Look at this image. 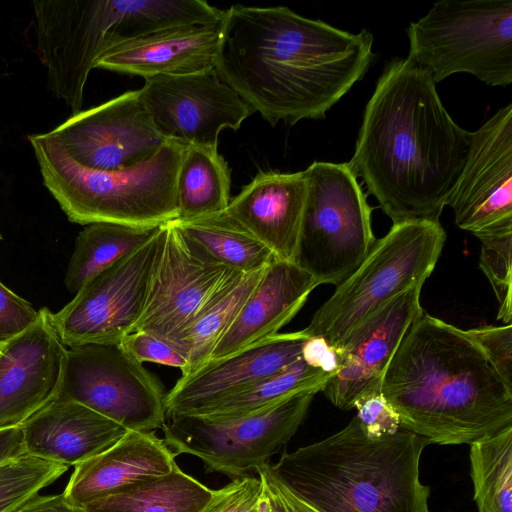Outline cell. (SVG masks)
<instances>
[{
  "instance_id": "cell-16",
  "label": "cell",
  "mask_w": 512,
  "mask_h": 512,
  "mask_svg": "<svg viewBox=\"0 0 512 512\" xmlns=\"http://www.w3.org/2000/svg\"><path fill=\"white\" fill-rule=\"evenodd\" d=\"M447 205L456 225L475 236L512 227V103L477 131Z\"/></svg>"
},
{
  "instance_id": "cell-2",
  "label": "cell",
  "mask_w": 512,
  "mask_h": 512,
  "mask_svg": "<svg viewBox=\"0 0 512 512\" xmlns=\"http://www.w3.org/2000/svg\"><path fill=\"white\" fill-rule=\"evenodd\" d=\"M435 86L407 58L388 63L347 162L393 224L439 221L468 158L471 133L454 122Z\"/></svg>"
},
{
  "instance_id": "cell-21",
  "label": "cell",
  "mask_w": 512,
  "mask_h": 512,
  "mask_svg": "<svg viewBox=\"0 0 512 512\" xmlns=\"http://www.w3.org/2000/svg\"><path fill=\"white\" fill-rule=\"evenodd\" d=\"M221 21L174 26L125 42L103 54L95 68L144 79L213 69Z\"/></svg>"
},
{
  "instance_id": "cell-1",
  "label": "cell",
  "mask_w": 512,
  "mask_h": 512,
  "mask_svg": "<svg viewBox=\"0 0 512 512\" xmlns=\"http://www.w3.org/2000/svg\"><path fill=\"white\" fill-rule=\"evenodd\" d=\"M373 35L351 33L288 7L224 10L215 70L272 126L322 119L375 59Z\"/></svg>"
},
{
  "instance_id": "cell-10",
  "label": "cell",
  "mask_w": 512,
  "mask_h": 512,
  "mask_svg": "<svg viewBox=\"0 0 512 512\" xmlns=\"http://www.w3.org/2000/svg\"><path fill=\"white\" fill-rule=\"evenodd\" d=\"M314 395L300 393L268 409L234 418L172 415L162 427L164 441L176 456H196L207 472L237 479L268 463L289 442Z\"/></svg>"
},
{
  "instance_id": "cell-29",
  "label": "cell",
  "mask_w": 512,
  "mask_h": 512,
  "mask_svg": "<svg viewBox=\"0 0 512 512\" xmlns=\"http://www.w3.org/2000/svg\"><path fill=\"white\" fill-rule=\"evenodd\" d=\"M157 228L88 224L75 240L65 276L67 289L76 293L91 278L143 245Z\"/></svg>"
},
{
  "instance_id": "cell-30",
  "label": "cell",
  "mask_w": 512,
  "mask_h": 512,
  "mask_svg": "<svg viewBox=\"0 0 512 512\" xmlns=\"http://www.w3.org/2000/svg\"><path fill=\"white\" fill-rule=\"evenodd\" d=\"M265 268L240 274L182 335L175 349L188 361L186 375L210 360L214 348L234 322Z\"/></svg>"
},
{
  "instance_id": "cell-11",
  "label": "cell",
  "mask_w": 512,
  "mask_h": 512,
  "mask_svg": "<svg viewBox=\"0 0 512 512\" xmlns=\"http://www.w3.org/2000/svg\"><path fill=\"white\" fill-rule=\"evenodd\" d=\"M240 274L204 255L171 222L161 225L142 308L131 332L148 333L175 349L182 335Z\"/></svg>"
},
{
  "instance_id": "cell-31",
  "label": "cell",
  "mask_w": 512,
  "mask_h": 512,
  "mask_svg": "<svg viewBox=\"0 0 512 512\" xmlns=\"http://www.w3.org/2000/svg\"><path fill=\"white\" fill-rule=\"evenodd\" d=\"M477 512H512V426L470 444Z\"/></svg>"
},
{
  "instance_id": "cell-9",
  "label": "cell",
  "mask_w": 512,
  "mask_h": 512,
  "mask_svg": "<svg viewBox=\"0 0 512 512\" xmlns=\"http://www.w3.org/2000/svg\"><path fill=\"white\" fill-rule=\"evenodd\" d=\"M303 172L307 192L296 263L318 285L337 286L376 241L373 208L348 163L315 161Z\"/></svg>"
},
{
  "instance_id": "cell-26",
  "label": "cell",
  "mask_w": 512,
  "mask_h": 512,
  "mask_svg": "<svg viewBox=\"0 0 512 512\" xmlns=\"http://www.w3.org/2000/svg\"><path fill=\"white\" fill-rule=\"evenodd\" d=\"M171 223L204 255L232 270L252 273L276 259L226 210L190 220H173Z\"/></svg>"
},
{
  "instance_id": "cell-5",
  "label": "cell",
  "mask_w": 512,
  "mask_h": 512,
  "mask_svg": "<svg viewBox=\"0 0 512 512\" xmlns=\"http://www.w3.org/2000/svg\"><path fill=\"white\" fill-rule=\"evenodd\" d=\"M39 57L48 89L81 111L90 71L110 49L185 19L179 0L33 1Z\"/></svg>"
},
{
  "instance_id": "cell-23",
  "label": "cell",
  "mask_w": 512,
  "mask_h": 512,
  "mask_svg": "<svg viewBox=\"0 0 512 512\" xmlns=\"http://www.w3.org/2000/svg\"><path fill=\"white\" fill-rule=\"evenodd\" d=\"M317 286L314 277L297 263L274 259L217 343L210 360L226 357L279 333Z\"/></svg>"
},
{
  "instance_id": "cell-15",
  "label": "cell",
  "mask_w": 512,
  "mask_h": 512,
  "mask_svg": "<svg viewBox=\"0 0 512 512\" xmlns=\"http://www.w3.org/2000/svg\"><path fill=\"white\" fill-rule=\"evenodd\" d=\"M46 135L79 165L102 171L145 162L168 141L154 128L138 90L79 111Z\"/></svg>"
},
{
  "instance_id": "cell-43",
  "label": "cell",
  "mask_w": 512,
  "mask_h": 512,
  "mask_svg": "<svg viewBox=\"0 0 512 512\" xmlns=\"http://www.w3.org/2000/svg\"><path fill=\"white\" fill-rule=\"evenodd\" d=\"M0 239H1V234H0Z\"/></svg>"
},
{
  "instance_id": "cell-22",
  "label": "cell",
  "mask_w": 512,
  "mask_h": 512,
  "mask_svg": "<svg viewBox=\"0 0 512 512\" xmlns=\"http://www.w3.org/2000/svg\"><path fill=\"white\" fill-rule=\"evenodd\" d=\"M25 453L77 466L115 444L128 430L94 410L62 397L21 426Z\"/></svg>"
},
{
  "instance_id": "cell-18",
  "label": "cell",
  "mask_w": 512,
  "mask_h": 512,
  "mask_svg": "<svg viewBox=\"0 0 512 512\" xmlns=\"http://www.w3.org/2000/svg\"><path fill=\"white\" fill-rule=\"evenodd\" d=\"M422 284L398 295L368 317L335 348L339 368L323 389L337 408L349 410L365 392L381 389L386 368L411 324L424 311Z\"/></svg>"
},
{
  "instance_id": "cell-12",
  "label": "cell",
  "mask_w": 512,
  "mask_h": 512,
  "mask_svg": "<svg viewBox=\"0 0 512 512\" xmlns=\"http://www.w3.org/2000/svg\"><path fill=\"white\" fill-rule=\"evenodd\" d=\"M165 394L157 377L118 345L68 348L58 397L74 400L128 431L162 428Z\"/></svg>"
},
{
  "instance_id": "cell-28",
  "label": "cell",
  "mask_w": 512,
  "mask_h": 512,
  "mask_svg": "<svg viewBox=\"0 0 512 512\" xmlns=\"http://www.w3.org/2000/svg\"><path fill=\"white\" fill-rule=\"evenodd\" d=\"M333 374L301 358L281 371L242 389L193 416L226 419L253 414L304 392L323 391Z\"/></svg>"
},
{
  "instance_id": "cell-38",
  "label": "cell",
  "mask_w": 512,
  "mask_h": 512,
  "mask_svg": "<svg viewBox=\"0 0 512 512\" xmlns=\"http://www.w3.org/2000/svg\"><path fill=\"white\" fill-rule=\"evenodd\" d=\"M262 484L263 512H320L291 491L265 463L255 469Z\"/></svg>"
},
{
  "instance_id": "cell-13",
  "label": "cell",
  "mask_w": 512,
  "mask_h": 512,
  "mask_svg": "<svg viewBox=\"0 0 512 512\" xmlns=\"http://www.w3.org/2000/svg\"><path fill=\"white\" fill-rule=\"evenodd\" d=\"M159 227L143 245L91 278L69 303L52 313L66 347L118 345L131 332L142 308Z\"/></svg>"
},
{
  "instance_id": "cell-4",
  "label": "cell",
  "mask_w": 512,
  "mask_h": 512,
  "mask_svg": "<svg viewBox=\"0 0 512 512\" xmlns=\"http://www.w3.org/2000/svg\"><path fill=\"white\" fill-rule=\"evenodd\" d=\"M427 445L404 429L370 438L354 417L323 440L283 452L271 468L320 512H430V489L419 477Z\"/></svg>"
},
{
  "instance_id": "cell-41",
  "label": "cell",
  "mask_w": 512,
  "mask_h": 512,
  "mask_svg": "<svg viewBox=\"0 0 512 512\" xmlns=\"http://www.w3.org/2000/svg\"><path fill=\"white\" fill-rule=\"evenodd\" d=\"M16 512H88L83 505L71 502L63 493L35 496Z\"/></svg>"
},
{
  "instance_id": "cell-34",
  "label": "cell",
  "mask_w": 512,
  "mask_h": 512,
  "mask_svg": "<svg viewBox=\"0 0 512 512\" xmlns=\"http://www.w3.org/2000/svg\"><path fill=\"white\" fill-rule=\"evenodd\" d=\"M202 512H263L261 480L249 474L233 479L214 490Z\"/></svg>"
},
{
  "instance_id": "cell-32",
  "label": "cell",
  "mask_w": 512,
  "mask_h": 512,
  "mask_svg": "<svg viewBox=\"0 0 512 512\" xmlns=\"http://www.w3.org/2000/svg\"><path fill=\"white\" fill-rule=\"evenodd\" d=\"M67 469L27 453L0 463V512H16Z\"/></svg>"
},
{
  "instance_id": "cell-36",
  "label": "cell",
  "mask_w": 512,
  "mask_h": 512,
  "mask_svg": "<svg viewBox=\"0 0 512 512\" xmlns=\"http://www.w3.org/2000/svg\"><path fill=\"white\" fill-rule=\"evenodd\" d=\"M118 346L132 359L143 364L152 362L175 367L181 370L182 376L188 372L187 359L169 343L141 331L125 334Z\"/></svg>"
},
{
  "instance_id": "cell-20",
  "label": "cell",
  "mask_w": 512,
  "mask_h": 512,
  "mask_svg": "<svg viewBox=\"0 0 512 512\" xmlns=\"http://www.w3.org/2000/svg\"><path fill=\"white\" fill-rule=\"evenodd\" d=\"M307 184L304 172L260 171L226 212L276 259L296 263Z\"/></svg>"
},
{
  "instance_id": "cell-35",
  "label": "cell",
  "mask_w": 512,
  "mask_h": 512,
  "mask_svg": "<svg viewBox=\"0 0 512 512\" xmlns=\"http://www.w3.org/2000/svg\"><path fill=\"white\" fill-rule=\"evenodd\" d=\"M356 418L364 434L370 438L391 435L401 429L400 419L381 389L363 393L354 403Z\"/></svg>"
},
{
  "instance_id": "cell-7",
  "label": "cell",
  "mask_w": 512,
  "mask_h": 512,
  "mask_svg": "<svg viewBox=\"0 0 512 512\" xmlns=\"http://www.w3.org/2000/svg\"><path fill=\"white\" fill-rule=\"evenodd\" d=\"M446 233L439 221L394 223L362 263L337 285L304 331L334 349L389 301L424 284L441 255Z\"/></svg>"
},
{
  "instance_id": "cell-14",
  "label": "cell",
  "mask_w": 512,
  "mask_h": 512,
  "mask_svg": "<svg viewBox=\"0 0 512 512\" xmlns=\"http://www.w3.org/2000/svg\"><path fill=\"white\" fill-rule=\"evenodd\" d=\"M139 98L156 131L185 146L218 147L224 129L238 130L253 110L215 68L145 79Z\"/></svg>"
},
{
  "instance_id": "cell-24",
  "label": "cell",
  "mask_w": 512,
  "mask_h": 512,
  "mask_svg": "<svg viewBox=\"0 0 512 512\" xmlns=\"http://www.w3.org/2000/svg\"><path fill=\"white\" fill-rule=\"evenodd\" d=\"M175 456L153 431H127L111 447L75 466L63 494L83 505L173 471L178 467Z\"/></svg>"
},
{
  "instance_id": "cell-8",
  "label": "cell",
  "mask_w": 512,
  "mask_h": 512,
  "mask_svg": "<svg viewBox=\"0 0 512 512\" xmlns=\"http://www.w3.org/2000/svg\"><path fill=\"white\" fill-rule=\"evenodd\" d=\"M407 59L436 84L454 73L512 83V1L440 0L407 29Z\"/></svg>"
},
{
  "instance_id": "cell-39",
  "label": "cell",
  "mask_w": 512,
  "mask_h": 512,
  "mask_svg": "<svg viewBox=\"0 0 512 512\" xmlns=\"http://www.w3.org/2000/svg\"><path fill=\"white\" fill-rule=\"evenodd\" d=\"M38 311L0 281V345L27 328Z\"/></svg>"
},
{
  "instance_id": "cell-3",
  "label": "cell",
  "mask_w": 512,
  "mask_h": 512,
  "mask_svg": "<svg viewBox=\"0 0 512 512\" xmlns=\"http://www.w3.org/2000/svg\"><path fill=\"white\" fill-rule=\"evenodd\" d=\"M381 391L401 429L428 444H471L512 426V389L481 348L424 311L389 362Z\"/></svg>"
},
{
  "instance_id": "cell-17",
  "label": "cell",
  "mask_w": 512,
  "mask_h": 512,
  "mask_svg": "<svg viewBox=\"0 0 512 512\" xmlns=\"http://www.w3.org/2000/svg\"><path fill=\"white\" fill-rule=\"evenodd\" d=\"M67 351L46 307L0 345V429L21 426L59 396Z\"/></svg>"
},
{
  "instance_id": "cell-25",
  "label": "cell",
  "mask_w": 512,
  "mask_h": 512,
  "mask_svg": "<svg viewBox=\"0 0 512 512\" xmlns=\"http://www.w3.org/2000/svg\"><path fill=\"white\" fill-rule=\"evenodd\" d=\"M213 492L178 466L83 506L88 512H202Z\"/></svg>"
},
{
  "instance_id": "cell-33",
  "label": "cell",
  "mask_w": 512,
  "mask_h": 512,
  "mask_svg": "<svg viewBox=\"0 0 512 512\" xmlns=\"http://www.w3.org/2000/svg\"><path fill=\"white\" fill-rule=\"evenodd\" d=\"M481 242L480 268L499 302L498 320L512 319V227L476 236Z\"/></svg>"
},
{
  "instance_id": "cell-6",
  "label": "cell",
  "mask_w": 512,
  "mask_h": 512,
  "mask_svg": "<svg viewBox=\"0 0 512 512\" xmlns=\"http://www.w3.org/2000/svg\"><path fill=\"white\" fill-rule=\"evenodd\" d=\"M28 139L44 186L71 222L156 228L177 219L176 180L185 145L168 140L145 162L102 171L76 163L46 133Z\"/></svg>"
},
{
  "instance_id": "cell-37",
  "label": "cell",
  "mask_w": 512,
  "mask_h": 512,
  "mask_svg": "<svg viewBox=\"0 0 512 512\" xmlns=\"http://www.w3.org/2000/svg\"><path fill=\"white\" fill-rule=\"evenodd\" d=\"M465 332L481 348L505 384L512 389V325L483 326Z\"/></svg>"
},
{
  "instance_id": "cell-27",
  "label": "cell",
  "mask_w": 512,
  "mask_h": 512,
  "mask_svg": "<svg viewBox=\"0 0 512 512\" xmlns=\"http://www.w3.org/2000/svg\"><path fill=\"white\" fill-rule=\"evenodd\" d=\"M230 186V169L218 147L186 146L177 173L175 220H190L226 210L231 200Z\"/></svg>"
},
{
  "instance_id": "cell-19",
  "label": "cell",
  "mask_w": 512,
  "mask_h": 512,
  "mask_svg": "<svg viewBox=\"0 0 512 512\" xmlns=\"http://www.w3.org/2000/svg\"><path fill=\"white\" fill-rule=\"evenodd\" d=\"M310 336L303 330L277 333L181 376L165 394L166 418L197 415L226 397L301 359Z\"/></svg>"
},
{
  "instance_id": "cell-42",
  "label": "cell",
  "mask_w": 512,
  "mask_h": 512,
  "mask_svg": "<svg viewBox=\"0 0 512 512\" xmlns=\"http://www.w3.org/2000/svg\"><path fill=\"white\" fill-rule=\"evenodd\" d=\"M25 453L20 426L0 429V463Z\"/></svg>"
},
{
  "instance_id": "cell-40",
  "label": "cell",
  "mask_w": 512,
  "mask_h": 512,
  "mask_svg": "<svg viewBox=\"0 0 512 512\" xmlns=\"http://www.w3.org/2000/svg\"><path fill=\"white\" fill-rule=\"evenodd\" d=\"M301 358L308 365L335 375L339 368L336 350L322 337L310 336L305 342Z\"/></svg>"
}]
</instances>
